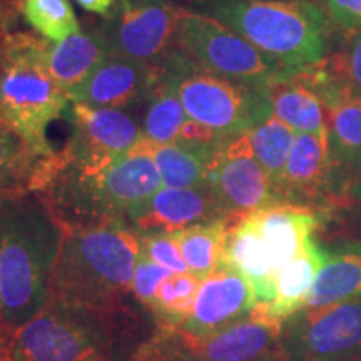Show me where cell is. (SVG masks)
Masks as SVG:
<instances>
[{
	"label": "cell",
	"instance_id": "obj_11",
	"mask_svg": "<svg viewBox=\"0 0 361 361\" xmlns=\"http://www.w3.org/2000/svg\"><path fill=\"white\" fill-rule=\"evenodd\" d=\"M206 184L234 224L264 207L281 204L276 186L252 154L247 133L219 144L207 169Z\"/></svg>",
	"mask_w": 361,
	"mask_h": 361
},
{
	"label": "cell",
	"instance_id": "obj_12",
	"mask_svg": "<svg viewBox=\"0 0 361 361\" xmlns=\"http://www.w3.org/2000/svg\"><path fill=\"white\" fill-rule=\"evenodd\" d=\"M72 137L62 156L84 174H97L142 139L134 117L121 109L71 102Z\"/></svg>",
	"mask_w": 361,
	"mask_h": 361
},
{
	"label": "cell",
	"instance_id": "obj_2",
	"mask_svg": "<svg viewBox=\"0 0 361 361\" xmlns=\"http://www.w3.org/2000/svg\"><path fill=\"white\" fill-rule=\"evenodd\" d=\"M141 236L123 219L62 231L49 300L85 310L111 308L133 291Z\"/></svg>",
	"mask_w": 361,
	"mask_h": 361
},
{
	"label": "cell",
	"instance_id": "obj_14",
	"mask_svg": "<svg viewBox=\"0 0 361 361\" xmlns=\"http://www.w3.org/2000/svg\"><path fill=\"white\" fill-rule=\"evenodd\" d=\"M258 305L255 291L241 274L218 268L202 279L191 316L180 329L194 336H207L246 318Z\"/></svg>",
	"mask_w": 361,
	"mask_h": 361
},
{
	"label": "cell",
	"instance_id": "obj_1",
	"mask_svg": "<svg viewBox=\"0 0 361 361\" xmlns=\"http://www.w3.org/2000/svg\"><path fill=\"white\" fill-rule=\"evenodd\" d=\"M62 229L30 194L0 204V323L12 331L47 305Z\"/></svg>",
	"mask_w": 361,
	"mask_h": 361
},
{
	"label": "cell",
	"instance_id": "obj_31",
	"mask_svg": "<svg viewBox=\"0 0 361 361\" xmlns=\"http://www.w3.org/2000/svg\"><path fill=\"white\" fill-rule=\"evenodd\" d=\"M173 271L164 268V266L154 263L149 259L146 255H139L137 264H135L134 279H133V293L146 308L151 310L154 305L157 288L161 283L169 276H173Z\"/></svg>",
	"mask_w": 361,
	"mask_h": 361
},
{
	"label": "cell",
	"instance_id": "obj_42",
	"mask_svg": "<svg viewBox=\"0 0 361 361\" xmlns=\"http://www.w3.org/2000/svg\"><path fill=\"white\" fill-rule=\"evenodd\" d=\"M211 2H216V0H211Z\"/></svg>",
	"mask_w": 361,
	"mask_h": 361
},
{
	"label": "cell",
	"instance_id": "obj_9",
	"mask_svg": "<svg viewBox=\"0 0 361 361\" xmlns=\"http://www.w3.org/2000/svg\"><path fill=\"white\" fill-rule=\"evenodd\" d=\"M281 319L258 303L246 318L207 336H194L180 328H162L159 341L176 356L200 361H261L274 356L283 331Z\"/></svg>",
	"mask_w": 361,
	"mask_h": 361
},
{
	"label": "cell",
	"instance_id": "obj_25",
	"mask_svg": "<svg viewBox=\"0 0 361 361\" xmlns=\"http://www.w3.org/2000/svg\"><path fill=\"white\" fill-rule=\"evenodd\" d=\"M361 296V245L328 252L305 308H319Z\"/></svg>",
	"mask_w": 361,
	"mask_h": 361
},
{
	"label": "cell",
	"instance_id": "obj_40",
	"mask_svg": "<svg viewBox=\"0 0 361 361\" xmlns=\"http://www.w3.org/2000/svg\"><path fill=\"white\" fill-rule=\"evenodd\" d=\"M358 197H360V200H361V188L358 189Z\"/></svg>",
	"mask_w": 361,
	"mask_h": 361
},
{
	"label": "cell",
	"instance_id": "obj_37",
	"mask_svg": "<svg viewBox=\"0 0 361 361\" xmlns=\"http://www.w3.org/2000/svg\"><path fill=\"white\" fill-rule=\"evenodd\" d=\"M13 331L0 323V361H12Z\"/></svg>",
	"mask_w": 361,
	"mask_h": 361
},
{
	"label": "cell",
	"instance_id": "obj_10",
	"mask_svg": "<svg viewBox=\"0 0 361 361\" xmlns=\"http://www.w3.org/2000/svg\"><path fill=\"white\" fill-rule=\"evenodd\" d=\"M180 13L183 8L169 0H121L99 32L111 56L157 66L176 42Z\"/></svg>",
	"mask_w": 361,
	"mask_h": 361
},
{
	"label": "cell",
	"instance_id": "obj_38",
	"mask_svg": "<svg viewBox=\"0 0 361 361\" xmlns=\"http://www.w3.org/2000/svg\"><path fill=\"white\" fill-rule=\"evenodd\" d=\"M7 12L6 7L2 6V0H0V61H2V47H4V40H6L7 35Z\"/></svg>",
	"mask_w": 361,
	"mask_h": 361
},
{
	"label": "cell",
	"instance_id": "obj_24",
	"mask_svg": "<svg viewBox=\"0 0 361 361\" xmlns=\"http://www.w3.org/2000/svg\"><path fill=\"white\" fill-rule=\"evenodd\" d=\"M47 159L39 156L0 116V204L37 191Z\"/></svg>",
	"mask_w": 361,
	"mask_h": 361
},
{
	"label": "cell",
	"instance_id": "obj_19",
	"mask_svg": "<svg viewBox=\"0 0 361 361\" xmlns=\"http://www.w3.org/2000/svg\"><path fill=\"white\" fill-rule=\"evenodd\" d=\"M261 236L273 259L274 273L288 264L313 239L318 218L313 211L301 204H274L256 211Z\"/></svg>",
	"mask_w": 361,
	"mask_h": 361
},
{
	"label": "cell",
	"instance_id": "obj_32",
	"mask_svg": "<svg viewBox=\"0 0 361 361\" xmlns=\"http://www.w3.org/2000/svg\"><path fill=\"white\" fill-rule=\"evenodd\" d=\"M141 252L173 273H189L186 261L171 234H142Z\"/></svg>",
	"mask_w": 361,
	"mask_h": 361
},
{
	"label": "cell",
	"instance_id": "obj_17",
	"mask_svg": "<svg viewBox=\"0 0 361 361\" xmlns=\"http://www.w3.org/2000/svg\"><path fill=\"white\" fill-rule=\"evenodd\" d=\"M331 169L333 157L328 130L322 134L296 133L278 184L279 201L298 204L300 201L318 197L326 188Z\"/></svg>",
	"mask_w": 361,
	"mask_h": 361
},
{
	"label": "cell",
	"instance_id": "obj_16",
	"mask_svg": "<svg viewBox=\"0 0 361 361\" xmlns=\"http://www.w3.org/2000/svg\"><path fill=\"white\" fill-rule=\"evenodd\" d=\"M159 79V67L130 59L109 56L75 90L72 102L92 107L124 109L147 99Z\"/></svg>",
	"mask_w": 361,
	"mask_h": 361
},
{
	"label": "cell",
	"instance_id": "obj_28",
	"mask_svg": "<svg viewBox=\"0 0 361 361\" xmlns=\"http://www.w3.org/2000/svg\"><path fill=\"white\" fill-rule=\"evenodd\" d=\"M247 137H250L252 154L269 174L278 191L279 179L295 144L296 130L271 114L263 123L247 130Z\"/></svg>",
	"mask_w": 361,
	"mask_h": 361
},
{
	"label": "cell",
	"instance_id": "obj_5",
	"mask_svg": "<svg viewBox=\"0 0 361 361\" xmlns=\"http://www.w3.org/2000/svg\"><path fill=\"white\" fill-rule=\"evenodd\" d=\"M121 308L85 310L49 300L13 331L12 361H117Z\"/></svg>",
	"mask_w": 361,
	"mask_h": 361
},
{
	"label": "cell",
	"instance_id": "obj_6",
	"mask_svg": "<svg viewBox=\"0 0 361 361\" xmlns=\"http://www.w3.org/2000/svg\"><path fill=\"white\" fill-rule=\"evenodd\" d=\"M157 67L189 119L221 139L245 134L273 114L264 89L214 74L180 51L166 56Z\"/></svg>",
	"mask_w": 361,
	"mask_h": 361
},
{
	"label": "cell",
	"instance_id": "obj_23",
	"mask_svg": "<svg viewBox=\"0 0 361 361\" xmlns=\"http://www.w3.org/2000/svg\"><path fill=\"white\" fill-rule=\"evenodd\" d=\"M305 72L264 89L271 111L296 133H326V112L323 101L306 79Z\"/></svg>",
	"mask_w": 361,
	"mask_h": 361
},
{
	"label": "cell",
	"instance_id": "obj_33",
	"mask_svg": "<svg viewBox=\"0 0 361 361\" xmlns=\"http://www.w3.org/2000/svg\"><path fill=\"white\" fill-rule=\"evenodd\" d=\"M329 75L361 92V32H356L348 49L333 61V69Z\"/></svg>",
	"mask_w": 361,
	"mask_h": 361
},
{
	"label": "cell",
	"instance_id": "obj_20",
	"mask_svg": "<svg viewBox=\"0 0 361 361\" xmlns=\"http://www.w3.org/2000/svg\"><path fill=\"white\" fill-rule=\"evenodd\" d=\"M109 56V47L99 30L78 32L61 42H49L45 51L49 72L71 99Z\"/></svg>",
	"mask_w": 361,
	"mask_h": 361
},
{
	"label": "cell",
	"instance_id": "obj_26",
	"mask_svg": "<svg viewBox=\"0 0 361 361\" xmlns=\"http://www.w3.org/2000/svg\"><path fill=\"white\" fill-rule=\"evenodd\" d=\"M231 226V219L221 218L171 233L189 273L204 279L219 268Z\"/></svg>",
	"mask_w": 361,
	"mask_h": 361
},
{
	"label": "cell",
	"instance_id": "obj_27",
	"mask_svg": "<svg viewBox=\"0 0 361 361\" xmlns=\"http://www.w3.org/2000/svg\"><path fill=\"white\" fill-rule=\"evenodd\" d=\"M189 117L176 90L164 79H157L147 96L142 119V139L152 144H171L183 139Z\"/></svg>",
	"mask_w": 361,
	"mask_h": 361
},
{
	"label": "cell",
	"instance_id": "obj_13",
	"mask_svg": "<svg viewBox=\"0 0 361 361\" xmlns=\"http://www.w3.org/2000/svg\"><path fill=\"white\" fill-rule=\"evenodd\" d=\"M226 218L207 184L194 188H162L130 216L141 234H171L191 226Z\"/></svg>",
	"mask_w": 361,
	"mask_h": 361
},
{
	"label": "cell",
	"instance_id": "obj_22",
	"mask_svg": "<svg viewBox=\"0 0 361 361\" xmlns=\"http://www.w3.org/2000/svg\"><path fill=\"white\" fill-rule=\"evenodd\" d=\"M328 252L310 239L306 246L278 271L274 279V298L268 305L274 318L288 319L305 310L319 269L326 263Z\"/></svg>",
	"mask_w": 361,
	"mask_h": 361
},
{
	"label": "cell",
	"instance_id": "obj_29",
	"mask_svg": "<svg viewBox=\"0 0 361 361\" xmlns=\"http://www.w3.org/2000/svg\"><path fill=\"white\" fill-rule=\"evenodd\" d=\"M202 279L191 273H174L157 288L152 311L161 328H179L191 316Z\"/></svg>",
	"mask_w": 361,
	"mask_h": 361
},
{
	"label": "cell",
	"instance_id": "obj_8",
	"mask_svg": "<svg viewBox=\"0 0 361 361\" xmlns=\"http://www.w3.org/2000/svg\"><path fill=\"white\" fill-rule=\"evenodd\" d=\"M279 361H353L361 358V296L284 319Z\"/></svg>",
	"mask_w": 361,
	"mask_h": 361
},
{
	"label": "cell",
	"instance_id": "obj_18",
	"mask_svg": "<svg viewBox=\"0 0 361 361\" xmlns=\"http://www.w3.org/2000/svg\"><path fill=\"white\" fill-rule=\"evenodd\" d=\"M219 268L241 274L250 283L258 303L269 305L273 301L276 273L255 214L231 226Z\"/></svg>",
	"mask_w": 361,
	"mask_h": 361
},
{
	"label": "cell",
	"instance_id": "obj_4",
	"mask_svg": "<svg viewBox=\"0 0 361 361\" xmlns=\"http://www.w3.org/2000/svg\"><path fill=\"white\" fill-rule=\"evenodd\" d=\"M49 40L7 34L0 61V116L42 157L54 156L47 129L72 99L47 69Z\"/></svg>",
	"mask_w": 361,
	"mask_h": 361
},
{
	"label": "cell",
	"instance_id": "obj_41",
	"mask_svg": "<svg viewBox=\"0 0 361 361\" xmlns=\"http://www.w3.org/2000/svg\"><path fill=\"white\" fill-rule=\"evenodd\" d=\"M353 361H361V358L360 360H353Z\"/></svg>",
	"mask_w": 361,
	"mask_h": 361
},
{
	"label": "cell",
	"instance_id": "obj_7",
	"mask_svg": "<svg viewBox=\"0 0 361 361\" xmlns=\"http://www.w3.org/2000/svg\"><path fill=\"white\" fill-rule=\"evenodd\" d=\"M176 45L197 66L258 89L300 74L266 56L211 13L183 11L176 30Z\"/></svg>",
	"mask_w": 361,
	"mask_h": 361
},
{
	"label": "cell",
	"instance_id": "obj_34",
	"mask_svg": "<svg viewBox=\"0 0 361 361\" xmlns=\"http://www.w3.org/2000/svg\"><path fill=\"white\" fill-rule=\"evenodd\" d=\"M324 6L338 25L361 32V0H324Z\"/></svg>",
	"mask_w": 361,
	"mask_h": 361
},
{
	"label": "cell",
	"instance_id": "obj_21",
	"mask_svg": "<svg viewBox=\"0 0 361 361\" xmlns=\"http://www.w3.org/2000/svg\"><path fill=\"white\" fill-rule=\"evenodd\" d=\"M221 144V142H219ZM219 144L178 141L152 144L141 139L135 146L144 149L154 159L164 188H194L206 183L207 169Z\"/></svg>",
	"mask_w": 361,
	"mask_h": 361
},
{
	"label": "cell",
	"instance_id": "obj_35",
	"mask_svg": "<svg viewBox=\"0 0 361 361\" xmlns=\"http://www.w3.org/2000/svg\"><path fill=\"white\" fill-rule=\"evenodd\" d=\"M133 361H200L194 358H188V356H176V355H166L161 353L151 346H142L134 356Z\"/></svg>",
	"mask_w": 361,
	"mask_h": 361
},
{
	"label": "cell",
	"instance_id": "obj_39",
	"mask_svg": "<svg viewBox=\"0 0 361 361\" xmlns=\"http://www.w3.org/2000/svg\"><path fill=\"white\" fill-rule=\"evenodd\" d=\"M261 361H279V358H278L276 355H274V356H269V358H266V360H261Z\"/></svg>",
	"mask_w": 361,
	"mask_h": 361
},
{
	"label": "cell",
	"instance_id": "obj_36",
	"mask_svg": "<svg viewBox=\"0 0 361 361\" xmlns=\"http://www.w3.org/2000/svg\"><path fill=\"white\" fill-rule=\"evenodd\" d=\"M75 2L85 11L99 13V16H107L112 11V7L117 6L121 0H75Z\"/></svg>",
	"mask_w": 361,
	"mask_h": 361
},
{
	"label": "cell",
	"instance_id": "obj_15",
	"mask_svg": "<svg viewBox=\"0 0 361 361\" xmlns=\"http://www.w3.org/2000/svg\"><path fill=\"white\" fill-rule=\"evenodd\" d=\"M326 112L333 162L345 169H361V92L328 72H305Z\"/></svg>",
	"mask_w": 361,
	"mask_h": 361
},
{
	"label": "cell",
	"instance_id": "obj_3",
	"mask_svg": "<svg viewBox=\"0 0 361 361\" xmlns=\"http://www.w3.org/2000/svg\"><path fill=\"white\" fill-rule=\"evenodd\" d=\"M209 12L293 71L316 69L326 56V19L311 0H216Z\"/></svg>",
	"mask_w": 361,
	"mask_h": 361
},
{
	"label": "cell",
	"instance_id": "obj_30",
	"mask_svg": "<svg viewBox=\"0 0 361 361\" xmlns=\"http://www.w3.org/2000/svg\"><path fill=\"white\" fill-rule=\"evenodd\" d=\"M19 11L27 24L49 42H61L80 32L69 0H19Z\"/></svg>",
	"mask_w": 361,
	"mask_h": 361
}]
</instances>
